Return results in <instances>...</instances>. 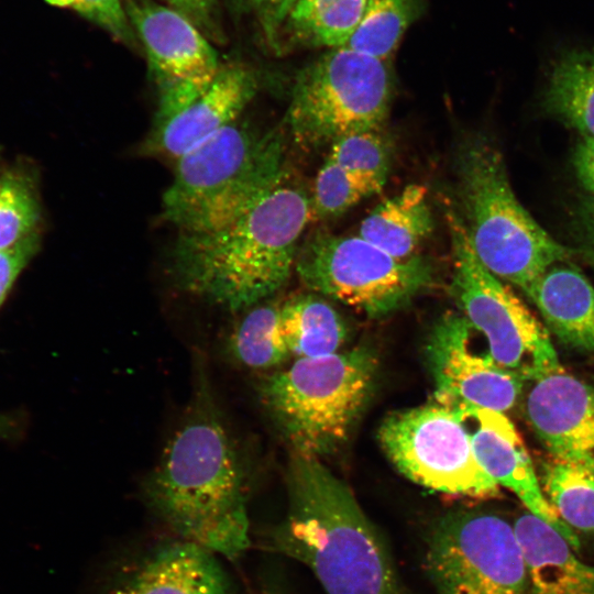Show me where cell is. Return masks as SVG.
Returning <instances> with one entry per match:
<instances>
[{"mask_svg": "<svg viewBox=\"0 0 594 594\" xmlns=\"http://www.w3.org/2000/svg\"><path fill=\"white\" fill-rule=\"evenodd\" d=\"M196 360L189 404L145 479L143 497L180 539L235 560L251 544L245 473L206 366Z\"/></svg>", "mask_w": 594, "mask_h": 594, "instance_id": "6da1fadb", "label": "cell"}, {"mask_svg": "<svg viewBox=\"0 0 594 594\" xmlns=\"http://www.w3.org/2000/svg\"><path fill=\"white\" fill-rule=\"evenodd\" d=\"M311 216V198L287 173L230 223L210 231L178 232L169 256L172 276L191 295L243 311L286 284Z\"/></svg>", "mask_w": 594, "mask_h": 594, "instance_id": "7a4b0ae2", "label": "cell"}, {"mask_svg": "<svg viewBox=\"0 0 594 594\" xmlns=\"http://www.w3.org/2000/svg\"><path fill=\"white\" fill-rule=\"evenodd\" d=\"M287 491L268 548L308 566L327 594H408L381 531L319 458L295 452Z\"/></svg>", "mask_w": 594, "mask_h": 594, "instance_id": "3957f363", "label": "cell"}, {"mask_svg": "<svg viewBox=\"0 0 594 594\" xmlns=\"http://www.w3.org/2000/svg\"><path fill=\"white\" fill-rule=\"evenodd\" d=\"M162 218L178 232L221 228L248 211L287 174L285 140L240 119L175 161Z\"/></svg>", "mask_w": 594, "mask_h": 594, "instance_id": "277c9868", "label": "cell"}, {"mask_svg": "<svg viewBox=\"0 0 594 594\" xmlns=\"http://www.w3.org/2000/svg\"><path fill=\"white\" fill-rule=\"evenodd\" d=\"M461 219L482 264L503 282L527 292L571 251L526 210L510 185L504 158L484 135L469 138L457 156Z\"/></svg>", "mask_w": 594, "mask_h": 594, "instance_id": "5b68a950", "label": "cell"}, {"mask_svg": "<svg viewBox=\"0 0 594 594\" xmlns=\"http://www.w3.org/2000/svg\"><path fill=\"white\" fill-rule=\"evenodd\" d=\"M377 369L365 346L300 358L262 382L261 400L296 453L320 458L348 440L374 392Z\"/></svg>", "mask_w": 594, "mask_h": 594, "instance_id": "8992f818", "label": "cell"}, {"mask_svg": "<svg viewBox=\"0 0 594 594\" xmlns=\"http://www.w3.org/2000/svg\"><path fill=\"white\" fill-rule=\"evenodd\" d=\"M392 88L386 62L349 48L327 50L297 74L286 127L305 150L377 131L388 116Z\"/></svg>", "mask_w": 594, "mask_h": 594, "instance_id": "52a82bcc", "label": "cell"}, {"mask_svg": "<svg viewBox=\"0 0 594 594\" xmlns=\"http://www.w3.org/2000/svg\"><path fill=\"white\" fill-rule=\"evenodd\" d=\"M453 254L452 295L487 353L524 381L560 367L549 331L513 290L476 256L461 218L449 213Z\"/></svg>", "mask_w": 594, "mask_h": 594, "instance_id": "ba28073f", "label": "cell"}, {"mask_svg": "<svg viewBox=\"0 0 594 594\" xmlns=\"http://www.w3.org/2000/svg\"><path fill=\"white\" fill-rule=\"evenodd\" d=\"M295 268L311 292L373 319L402 309L432 280L424 257L396 258L359 235L310 237L297 252Z\"/></svg>", "mask_w": 594, "mask_h": 594, "instance_id": "9c48e42d", "label": "cell"}, {"mask_svg": "<svg viewBox=\"0 0 594 594\" xmlns=\"http://www.w3.org/2000/svg\"><path fill=\"white\" fill-rule=\"evenodd\" d=\"M392 464L411 482L444 494L494 497L499 486L479 464L455 407L431 402L387 415L377 431Z\"/></svg>", "mask_w": 594, "mask_h": 594, "instance_id": "30bf717a", "label": "cell"}, {"mask_svg": "<svg viewBox=\"0 0 594 594\" xmlns=\"http://www.w3.org/2000/svg\"><path fill=\"white\" fill-rule=\"evenodd\" d=\"M425 568L438 594H526L529 587L514 525L488 512L439 518L427 537Z\"/></svg>", "mask_w": 594, "mask_h": 594, "instance_id": "8fae6325", "label": "cell"}, {"mask_svg": "<svg viewBox=\"0 0 594 594\" xmlns=\"http://www.w3.org/2000/svg\"><path fill=\"white\" fill-rule=\"evenodd\" d=\"M124 7L155 84L158 123L204 92L222 65L204 32L172 7L152 0H125Z\"/></svg>", "mask_w": 594, "mask_h": 594, "instance_id": "7c38bea8", "label": "cell"}, {"mask_svg": "<svg viewBox=\"0 0 594 594\" xmlns=\"http://www.w3.org/2000/svg\"><path fill=\"white\" fill-rule=\"evenodd\" d=\"M472 328L462 315H444L435 324L426 359L435 384L433 399L452 407L501 413L517 403L525 382L472 346Z\"/></svg>", "mask_w": 594, "mask_h": 594, "instance_id": "4fadbf2b", "label": "cell"}, {"mask_svg": "<svg viewBox=\"0 0 594 594\" xmlns=\"http://www.w3.org/2000/svg\"><path fill=\"white\" fill-rule=\"evenodd\" d=\"M531 382L525 413L537 437L554 459L594 472V384L561 366Z\"/></svg>", "mask_w": 594, "mask_h": 594, "instance_id": "5bb4252c", "label": "cell"}, {"mask_svg": "<svg viewBox=\"0 0 594 594\" xmlns=\"http://www.w3.org/2000/svg\"><path fill=\"white\" fill-rule=\"evenodd\" d=\"M258 81L246 66H221L195 100L165 121L154 123L140 151L145 156L178 160L240 119L255 97Z\"/></svg>", "mask_w": 594, "mask_h": 594, "instance_id": "9a60e30c", "label": "cell"}, {"mask_svg": "<svg viewBox=\"0 0 594 594\" xmlns=\"http://www.w3.org/2000/svg\"><path fill=\"white\" fill-rule=\"evenodd\" d=\"M455 408L465 421L474 455L486 474L499 487L512 491L529 513L552 526L578 549V536L546 498L526 447L505 414L477 407Z\"/></svg>", "mask_w": 594, "mask_h": 594, "instance_id": "2e32d148", "label": "cell"}, {"mask_svg": "<svg viewBox=\"0 0 594 594\" xmlns=\"http://www.w3.org/2000/svg\"><path fill=\"white\" fill-rule=\"evenodd\" d=\"M108 594H230L211 551L186 540L151 550L120 576Z\"/></svg>", "mask_w": 594, "mask_h": 594, "instance_id": "e0dca14e", "label": "cell"}, {"mask_svg": "<svg viewBox=\"0 0 594 594\" xmlns=\"http://www.w3.org/2000/svg\"><path fill=\"white\" fill-rule=\"evenodd\" d=\"M514 528L531 594H594V565L580 560L552 526L527 512Z\"/></svg>", "mask_w": 594, "mask_h": 594, "instance_id": "ac0fdd59", "label": "cell"}, {"mask_svg": "<svg viewBox=\"0 0 594 594\" xmlns=\"http://www.w3.org/2000/svg\"><path fill=\"white\" fill-rule=\"evenodd\" d=\"M525 294L547 330L565 345L594 354V287L578 268L554 264Z\"/></svg>", "mask_w": 594, "mask_h": 594, "instance_id": "d6986e66", "label": "cell"}, {"mask_svg": "<svg viewBox=\"0 0 594 594\" xmlns=\"http://www.w3.org/2000/svg\"><path fill=\"white\" fill-rule=\"evenodd\" d=\"M433 229L428 189L411 184L384 200L363 219L358 235L399 260L418 255Z\"/></svg>", "mask_w": 594, "mask_h": 594, "instance_id": "ffe728a7", "label": "cell"}, {"mask_svg": "<svg viewBox=\"0 0 594 594\" xmlns=\"http://www.w3.org/2000/svg\"><path fill=\"white\" fill-rule=\"evenodd\" d=\"M543 106L583 138L594 136V50L564 54L552 68Z\"/></svg>", "mask_w": 594, "mask_h": 594, "instance_id": "44dd1931", "label": "cell"}, {"mask_svg": "<svg viewBox=\"0 0 594 594\" xmlns=\"http://www.w3.org/2000/svg\"><path fill=\"white\" fill-rule=\"evenodd\" d=\"M282 324L292 355L297 359L334 354L346 340L343 318L326 299L312 294L285 301Z\"/></svg>", "mask_w": 594, "mask_h": 594, "instance_id": "7402d4cb", "label": "cell"}, {"mask_svg": "<svg viewBox=\"0 0 594 594\" xmlns=\"http://www.w3.org/2000/svg\"><path fill=\"white\" fill-rule=\"evenodd\" d=\"M228 338L232 359L249 369L268 370L292 356L282 324V305L256 304L248 309Z\"/></svg>", "mask_w": 594, "mask_h": 594, "instance_id": "603a6c76", "label": "cell"}, {"mask_svg": "<svg viewBox=\"0 0 594 594\" xmlns=\"http://www.w3.org/2000/svg\"><path fill=\"white\" fill-rule=\"evenodd\" d=\"M542 490L570 529L594 537V472L553 458L544 465Z\"/></svg>", "mask_w": 594, "mask_h": 594, "instance_id": "cb8c5ba5", "label": "cell"}, {"mask_svg": "<svg viewBox=\"0 0 594 594\" xmlns=\"http://www.w3.org/2000/svg\"><path fill=\"white\" fill-rule=\"evenodd\" d=\"M416 0H366L363 16L343 48L386 62L415 20Z\"/></svg>", "mask_w": 594, "mask_h": 594, "instance_id": "d4e9b609", "label": "cell"}, {"mask_svg": "<svg viewBox=\"0 0 594 594\" xmlns=\"http://www.w3.org/2000/svg\"><path fill=\"white\" fill-rule=\"evenodd\" d=\"M383 187L376 180L350 173L326 160L315 180L312 215L320 219L339 216Z\"/></svg>", "mask_w": 594, "mask_h": 594, "instance_id": "484cf974", "label": "cell"}, {"mask_svg": "<svg viewBox=\"0 0 594 594\" xmlns=\"http://www.w3.org/2000/svg\"><path fill=\"white\" fill-rule=\"evenodd\" d=\"M40 207L32 182L22 174L0 176V249L36 232Z\"/></svg>", "mask_w": 594, "mask_h": 594, "instance_id": "4316f807", "label": "cell"}, {"mask_svg": "<svg viewBox=\"0 0 594 594\" xmlns=\"http://www.w3.org/2000/svg\"><path fill=\"white\" fill-rule=\"evenodd\" d=\"M327 160L350 173L385 185L391 165V151L377 131H364L332 143Z\"/></svg>", "mask_w": 594, "mask_h": 594, "instance_id": "83f0119b", "label": "cell"}, {"mask_svg": "<svg viewBox=\"0 0 594 594\" xmlns=\"http://www.w3.org/2000/svg\"><path fill=\"white\" fill-rule=\"evenodd\" d=\"M366 0H337L318 16L298 41L300 45L343 48L363 16Z\"/></svg>", "mask_w": 594, "mask_h": 594, "instance_id": "f1b7e54d", "label": "cell"}, {"mask_svg": "<svg viewBox=\"0 0 594 594\" xmlns=\"http://www.w3.org/2000/svg\"><path fill=\"white\" fill-rule=\"evenodd\" d=\"M50 4L76 11L118 41L133 44L136 36L121 0H45Z\"/></svg>", "mask_w": 594, "mask_h": 594, "instance_id": "f546056e", "label": "cell"}, {"mask_svg": "<svg viewBox=\"0 0 594 594\" xmlns=\"http://www.w3.org/2000/svg\"><path fill=\"white\" fill-rule=\"evenodd\" d=\"M37 246L38 235L34 232L10 248L0 249V305Z\"/></svg>", "mask_w": 594, "mask_h": 594, "instance_id": "4dcf8cb0", "label": "cell"}, {"mask_svg": "<svg viewBox=\"0 0 594 594\" xmlns=\"http://www.w3.org/2000/svg\"><path fill=\"white\" fill-rule=\"evenodd\" d=\"M336 1L337 0H296L280 24V26L284 25L289 42L292 44H298V41L311 23Z\"/></svg>", "mask_w": 594, "mask_h": 594, "instance_id": "1f68e13d", "label": "cell"}, {"mask_svg": "<svg viewBox=\"0 0 594 594\" xmlns=\"http://www.w3.org/2000/svg\"><path fill=\"white\" fill-rule=\"evenodd\" d=\"M574 234L578 251L594 263V196L587 195L574 215Z\"/></svg>", "mask_w": 594, "mask_h": 594, "instance_id": "d6a6232c", "label": "cell"}, {"mask_svg": "<svg viewBox=\"0 0 594 594\" xmlns=\"http://www.w3.org/2000/svg\"><path fill=\"white\" fill-rule=\"evenodd\" d=\"M576 177L588 195L594 196V136L583 138L573 154Z\"/></svg>", "mask_w": 594, "mask_h": 594, "instance_id": "836d02e7", "label": "cell"}, {"mask_svg": "<svg viewBox=\"0 0 594 594\" xmlns=\"http://www.w3.org/2000/svg\"><path fill=\"white\" fill-rule=\"evenodd\" d=\"M173 9L186 15L201 31L212 23L215 0H166Z\"/></svg>", "mask_w": 594, "mask_h": 594, "instance_id": "e575fe53", "label": "cell"}, {"mask_svg": "<svg viewBox=\"0 0 594 594\" xmlns=\"http://www.w3.org/2000/svg\"><path fill=\"white\" fill-rule=\"evenodd\" d=\"M296 0H280L275 9L266 16V33L274 41L277 30L284 21L288 10Z\"/></svg>", "mask_w": 594, "mask_h": 594, "instance_id": "d590c367", "label": "cell"}, {"mask_svg": "<svg viewBox=\"0 0 594 594\" xmlns=\"http://www.w3.org/2000/svg\"><path fill=\"white\" fill-rule=\"evenodd\" d=\"M19 428L20 425L12 415H0V439L13 437Z\"/></svg>", "mask_w": 594, "mask_h": 594, "instance_id": "8d00e7d4", "label": "cell"}, {"mask_svg": "<svg viewBox=\"0 0 594 594\" xmlns=\"http://www.w3.org/2000/svg\"><path fill=\"white\" fill-rule=\"evenodd\" d=\"M251 6L263 9L268 12L266 16L275 9L280 0H248Z\"/></svg>", "mask_w": 594, "mask_h": 594, "instance_id": "74e56055", "label": "cell"}]
</instances>
